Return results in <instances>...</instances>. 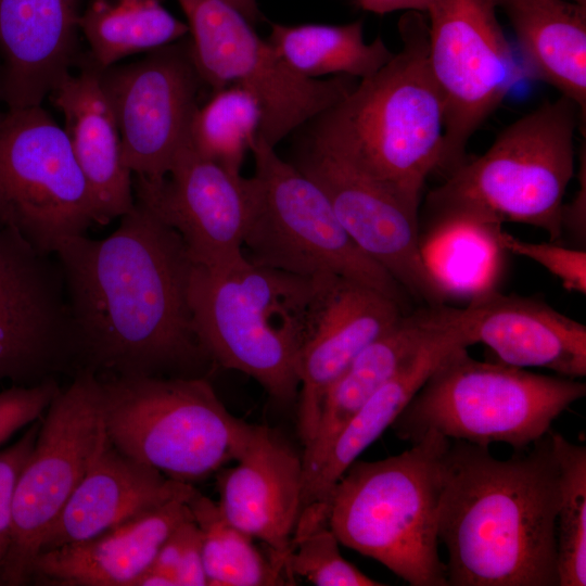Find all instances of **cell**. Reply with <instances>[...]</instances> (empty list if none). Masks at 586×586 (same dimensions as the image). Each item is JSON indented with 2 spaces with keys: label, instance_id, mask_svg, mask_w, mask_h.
<instances>
[{
  "label": "cell",
  "instance_id": "cell-28",
  "mask_svg": "<svg viewBox=\"0 0 586 586\" xmlns=\"http://www.w3.org/2000/svg\"><path fill=\"white\" fill-rule=\"evenodd\" d=\"M267 40L295 73L309 79L346 75L359 80L394 55L380 37L365 41L360 20L343 25L271 23Z\"/></svg>",
  "mask_w": 586,
  "mask_h": 586
},
{
  "label": "cell",
  "instance_id": "cell-6",
  "mask_svg": "<svg viewBox=\"0 0 586 586\" xmlns=\"http://www.w3.org/2000/svg\"><path fill=\"white\" fill-rule=\"evenodd\" d=\"M435 433L403 453L354 461L329 497L328 522L340 544L371 558L410 586H447L438 553L442 457Z\"/></svg>",
  "mask_w": 586,
  "mask_h": 586
},
{
  "label": "cell",
  "instance_id": "cell-10",
  "mask_svg": "<svg viewBox=\"0 0 586 586\" xmlns=\"http://www.w3.org/2000/svg\"><path fill=\"white\" fill-rule=\"evenodd\" d=\"M188 21L194 66L212 91L237 85L262 109L258 137L276 145L295 129L344 99L355 77L326 80L295 73L275 47L224 0H178Z\"/></svg>",
  "mask_w": 586,
  "mask_h": 586
},
{
  "label": "cell",
  "instance_id": "cell-3",
  "mask_svg": "<svg viewBox=\"0 0 586 586\" xmlns=\"http://www.w3.org/2000/svg\"><path fill=\"white\" fill-rule=\"evenodd\" d=\"M402 48L314 119L306 141L387 186L420 208L428 177L442 169L444 105L428 62V18L406 11Z\"/></svg>",
  "mask_w": 586,
  "mask_h": 586
},
{
  "label": "cell",
  "instance_id": "cell-19",
  "mask_svg": "<svg viewBox=\"0 0 586 586\" xmlns=\"http://www.w3.org/2000/svg\"><path fill=\"white\" fill-rule=\"evenodd\" d=\"M303 485L302 455L273 430L255 425L235 464L217 474V505L230 523L262 542L286 571Z\"/></svg>",
  "mask_w": 586,
  "mask_h": 586
},
{
  "label": "cell",
  "instance_id": "cell-11",
  "mask_svg": "<svg viewBox=\"0 0 586 586\" xmlns=\"http://www.w3.org/2000/svg\"><path fill=\"white\" fill-rule=\"evenodd\" d=\"M100 378L81 369L60 388L17 477L12 538L0 569L7 585L29 581L42 539L82 480L104 437Z\"/></svg>",
  "mask_w": 586,
  "mask_h": 586
},
{
  "label": "cell",
  "instance_id": "cell-31",
  "mask_svg": "<svg viewBox=\"0 0 586 586\" xmlns=\"http://www.w3.org/2000/svg\"><path fill=\"white\" fill-rule=\"evenodd\" d=\"M260 122L262 109L256 98L240 86H227L213 91L212 98L196 110L191 142L202 156L241 174Z\"/></svg>",
  "mask_w": 586,
  "mask_h": 586
},
{
  "label": "cell",
  "instance_id": "cell-1",
  "mask_svg": "<svg viewBox=\"0 0 586 586\" xmlns=\"http://www.w3.org/2000/svg\"><path fill=\"white\" fill-rule=\"evenodd\" d=\"M109 237L62 241L61 266L82 369L160 375L203 356L188 288L193 263L179 234L141 204ZM208 357V356H207Z\"/></svg>",
  "mask_w": 586,
  "mask_h": 586
},
{
  "label": "cell",
  "instance_id": "cell-5",
  "mask_svg": "<svg viewBox=\"0 0 586 586\" xmlns=\"http://www.w3.org/2000/svg\"><path fill=\"white\" fill-rule=\"evenodd\" d=\"M321 278L295 276L249 257L226 269L193 264L188 300L202 348L220 366L252 377L276 400H294Z\"/></svg>",
  "mask_w": 586,
  "mask_h": 586
},
{
  "label": "cell",
  "instance_id": "cell-2",
  "mask_svg": "<svg viewBox=\"0 0 586 586\" xmlns=\"http://www.w3.org/2000/svg\"><path fill=\"white\" fill-rule=\"evenodd\" d=\"M559 467L550 431L507 459L449 440L437 535L451 586H559Z\"/></svg>",
  "mask_w": 586,
  "mask_h": 586
},
{
  "label": "cell",
  "instance_id": "cell-32",
  "mask_svg": "<svg viewBox=\"0 0 586 586\" xmlns=\"http://www.w3.org/2000/svg\"><path fill=\"white\" fill-rule=\"evenodd\" d=\"M550 436L559 467L557 550L559 586L586 585V446Z\"/></svg>",
  "mask_w": 586,
  "mask_h": 586
},
{
  "label": "cell",
  "instance_id": "cell-42",
  "mask_svg": "<svg viewBox=\"0 0 586 586\" xmlns=\"http://www.w3.org/2000/svg\"><path fill=\"white\" fill-rule=\"evenodd\" d=\"M135 586H176V582L164 573L149 569L138 578Z\"/></svg>",
  "mask_w": 586,
  "mask_h": 586
},
{
  "label": "cell",
  "instance_id": "cell-35",
  "mask_svg": "<svg viewBox=\"0 0 586 586\" xmlns=\"http://www.w3.org/2000/svg\"><path fill=\"white\" fill-rule=\"evenodd\" d=\"M59 390L56 381L50 379L36 385H12L0 391V445L37 421Z\"/></svg>",
  "mask_w": 586,
  "mask_h": 586
},
{
  "label": "cell",
  "instance_id": "cell-7",
  "mask_svg": "<svg viewBox=\"0 0 586 586\" xmlns=\"http://www.w3.org/2000/svg\"><path fill=\"white\" fill-rule=\"evenodd\" d=\"M585 395L586 384L579 379L476 360L459 346L441 359L391 426L410 443L435 433L518 450L545 436Z\"/></svg>",
  "mask_w": 586,
  "mask_h": 586
},
{
  "label": "cell",
  "instance_id": "cell-9",
  "mask_svg": "<svg viewBox=\"0 0 586 586\" xmlns=\"http://www.w3.org/2000/svg\"><path fill=\"white\" fill-rule=\"evenodd\" d=\"M250 151L256 184L243 241L250 260L301 277L346 278L380 291L408 310L409 295L355 244L323 190L260 137Z\"/></svg>",
  "mask_w": 586,
  "mask_h": 586
},
{
  "label": "cell",
  "instance_id": "cell-38",
  "mask_svg": "<svg viewBox=\"0 0 586 586\" xmlns=\"http://www.w3.org/2000/svg\"><path fill=\"white\" fill-rule=\"evenodd\" d=\"M193 522L194 519L186 521L174 530L158 549L150 569L164 573L175 579L177 565Z\"/></svg>",
  "mask_w": 586,
  "mask_h": 586
},
{
  "label": "cell",
  "instance_id": "cell-26",
  "mask_svg": "<svg viewBox=\"0 0 586 586\" xmlns=\"http://www.w3.org/2000/svg\"><path fill=\"white\" fill-rule=\"evenodd\" d=\"M458 309L454 320L342 428L318 466L304 477L302 509L327 505L339 479L393 424L441 359L456 347H469L462 309Z\"/></svg>",
  "mask_w": 586,
  "mask_h": 586
},
{
  "label": "cell",
  "instance_id": "cell-18",
  "mask_svg": "<svg viewBox=\"0 0 586 586\" xmlns=\"http://www.w3.org/2000/svg\"><path fill=\"white\" fill-rule=\"evenodd\" d=\"M408 311L362 283L336 276L321 278L300 354L298 432L303 446L315 433L330 385L367 345Z\"/></svg>",
  "mask_w": 586,
  "mask_h": 586
},
{
  "label": "cell",
  "instance_id": "cell-39",
  "mask_svg": "<svg viewBox=\"0 0 586 586\" xmlns=\"http://www.w3.org/2000/svg\"><path fill=\"white\" fill-rule=\"evenodd\" d=\"M579 188L575 198L569 204L563 205L562 229L563 232L570 231L578 241H585L586 232V170H585V151H583V162L578 173Z\"/></svg>",
  "mask_w": 586,
  "mask_h": 586
},
{
  "label": "cell",
  "instance_id": "cell-37",
  "mask_svg": "<svg viewBox=\"0 0 586 586\" xmlns=\"http://www.w3.org/2000/svg\"><path fill=\"white\" fill-rule=\"evenodd\" d=\"M177 586H205L207 578L202 556V535L192 523L175 573Z\"/></svg>",
  "mask_w": 586,
  "mask_h": 586
},
{
  "label": "cell",
  "instance_id": "cell-33",
  "mask_svg": "<svg viewBox=\"0 0 586 586\" xmlns=\"http://www.w3.org/2000/svg\"><path fill=\"white\" fill-rule=\"evenodd\" d=\"M340 542L328 522V507L313 504L302 509L286 561L291 581L302 576L317 586H382L343 558Z\"/></svg>",
  "mask_w": 586,
  "mask_h": 586
},
{
  "label": "cell",
  "instance_id": "cell-14",
  "mask_svg": "<svg viewBox=\"0 0 586 586\" xmlns=\"http://www.w3.org/2000/svg\"><path fill=\"white\" fill-rule=\"evenodd\" d=\"M77 360L60 264L0 219V383L30 386Z\"/></svg>",
  "mask_w": 586,
  "mask_h": 586
},
{
  "label": "cell",
  "instance_id": "cell-36",
  "mask_svg": "<svg viewBox=\"0 0 586 586\" xmlns=\"http://www.w3.org/2000/svg\"><path fill=\"white\" fill-rule=\"evenodd\" d=\"M40 424L36 421L14 444L0 451V569L8 555L13 524V497L20 472L31 451Z\"/></svg>",
  "mask_w": 586,
  "mask_h": 586
},
{
  "label": "cell",
  "instance_id": "cell-41",
  "mask_svg": "<svg viewBox=\"0 0 586 586\" xmlns=\"http://www.w3.org/2000/svg\"><path fill=\"white\" fill-rule=\"evenodd\" d=\"M238 10L252 25L259 22L262 13L257 0H224Z\"/></svg>",
  "mask_w": 586,
  "mask_h": 586
},
{
  "label": "cell",
  "instance_id": "cell-43",
  "mask_svg": "<svg viewBox=\"0 0 586 586\" xmlns=\"http://www.w3.org/2000/svg\"><path fill=\"white\" fill-rule=\"evenodd\" d=\"M569 1H573L579 4H586V0H569Z\"/></svg>",
  "mask_w": 586,
  "mask_h": 586
},
{
  "label": "cell",
  "instance_id": "cell-12",
  "mask_svg": "<svg viewBox=\"0 0 586 586\" xmlns=\"http://www.w3.org/2000/svg\"><path fill=\"white\" fill-rule=\"evenodd\" d=\"M0 219L49 255L95 224L66 132L41 105L8 110L0 120Z\"/></svg>",
  "mask_w": 586,
  "mask_h": 586
},
{
  "label": "cell",
  "instance_id": "cell-29",
  "mask_svg": "<svg viewBox=\"0 0 586 586\" xmlns=\"http://www.w3.org/2000/svg\"><path fill=\"white\" fill-rule=\"evenodd\" d=\"M79 30L89 44L90 59L101 68L189 34L188 24L170 14L160 0H89L80 14Z\"/></svg>",
  "mask_w": 586,
  "mask_h": 586
},
{
  "label": "cell",
  "instance_id": "cell-30",
  "mask_svg": "<svg viewBox=\"0 0 586 586\" xmlns=\"http://www.w3.org/2000/svg\"><path fill=\"white\" fill-rule=\"evenodd\" d=\"M202 535V556L208 586L292 585L285 569L263 553L254 538L221 513L217 502L199 491L188 502Z\"/></svg>",
  "mask_w": 586,
  "mask_h": 586
},
{
  "label": "cell",
  "instance_id": "cell-21",
  "mask_svg": "<svg viewBox=\"0 0 586 586\" xmlns=\"http://www.w3.org/2000/svg\"><path fill=\"white\" fill-rule=\"evenodd\" d=\"M470 345L482 343L499 362L538 367L557 375H586V327L537 298L488 292L467 307Z\"/></svg>",
  "mask_w": 586,
  "mask_h": 586
},
{
  "label": "cell",
  "instance_id": "cell-13",
  "mask_svg": "<svg viewBox=\"0 0 586 586\" xmlns=\"http://www.w3.org/2000/svg\"><path fill=\"white\" fill-rule=\"evenodd\" d=\"M428 62L445 114L442 169L464 161L474 132L521 79L495 0H431Z\"/></svg>",
  "mask_w": 586,
  "mask_h": 586
},
{
  "label": "cell",
  "instance_id": "cell-24",
  "mask_svg": "<svg viewBox=\"0 0 586 586\" xmlns=\"http://www.w3.org/2000/svg\"><path fill=\"white\" fill-rule=\"evenodd\" d=\"M456 311L445 304L419 306L354 358L323 396L315 433L302 453L304 476L318 466L347 421L454 320Z\"/></svg>",
  "mask_w": 586,
  "mask_h": 586
},
{
  "label": "cell",
  "instance_id": "cell-4",
  "mask_svg": "<svg viewBox=\"0 0 586 586\" xmlns=\"http://www.w3.org/2000/svg\"><path fill=\"white\" fill-rule=\"evenodd\" d=\"M578 106L560 95L507 126L480 156L463 161L432 189L423 206L433 235L492 232L505 222L534 226L556 242L564 195L574 176Z\"/></svg>",
  "mask_w": 586,
  "mask_h": 586
},
{
  "label": "cell",
  "instance_id": "cell-25",
  "mask_svg": "<svg viewBox=\"0 0 586 586\" xmlns=\"http://www.w3.org/2000/svg\"><path fill=\"white\" fill-rule=\"evenodd\" d=\"M188 502L174 500L91 539L41 551L29 579L56 586H135L174 530L193 520Z\"/></svg>",
  "mask_w": 586,
  "mask_h": 586
},
{
  "label": "cell",
  "instance_id": "cell-40",
  "mask_svg": "<svg viewBox=\"0 0 586 586\" xmlns=\"http://www.w3.org/2000/svg\"><path fill=\"white\" fill-rule=\"evenodd\" d=\"M431 0H356L365 11L379 15L396 11H417L425 14Z\"/></svg>",
  "mask_w": 586,
  "mask_h": 586
},
{
  "label": "cell",
  "instance_id": "cell-8",
  "mask_svg": "<svg viewBox=\"0 0 586 586\" xmlns=\"http://www.w3.org/2000/svg\"><path fill=\"white\" fill-rule=\"evenodd\" d=\"M100 384L110 442L169 479L204 480L238 460L252 438L255 424L231 415L205 379L124 375Z\"/></svg>",
  "mask_w": 586,
  "mask_h": 586
},
{
  "label": "cell",
  "instance_id": "cell-17",
  "mask_svg": "<svg viewBox=\"0 0 586 586\" xmlns=\"http://www.w3.org/2000/svg\"><path fill=\"white\" fill-rule=\"evenodd\" d=\"M132 181L135 201L179 234L194 265L216 270L247 259L243 241L255 200L253 176L225 169L190 140L163 179Z\"/></svg>",
  "mask_w": 586,
  "mask_h": 586
},
{
  "label": "cell",
  "instance_id": "cell-27",
  "mask_svg": "<svg viewBox=\"0 0 586 586\" xmlns=\"http://www.w3.org/2000/svg\"><path fill=\"white\" fill-rule=\"evenodd\" d=\"M517 37L527 73L573 101L585 122L586 4L569 0H495Z\"/></svg>",
  "mask_w": 586,
  "mask_h": 586
},
{
  "label": "cell",
  "instance_id": "cell-23",
  "mask_svg": "<svg viewBox=\"0 0 586 586\" xmlns=\"http://www.w3.org/2000/svg\"><path fill=\"white\" fill-rule=\"evenodd\" d=\"M99 67L88 56L66 74L50 97L64 116V130L92 195L95 224L105 226L132 211L131 171L122 161V139Z\"/></svg>",
  "mask_w": 586,
  "mask_h": 586
},
{
  "label": "cell",
  "instance_id": "cell-15",
  "mask_svg": "<svg viewBox=\"0 0 586 586\" xmlns=\"http://www.w3.org/2000/svg\"><path fill=\"white\" fill-rule=\"evenodd\" d=\"M328 196L355 244L419 306L445 304L446 290L420 245L419 208L340 156L308 141L293 163Z\"/></svg>",
  "mask_w": 586,
  "mask_h": 586
},
{
  "label": "cell",
  "instance_id": "cell-34",
  "mask_svg": "<svg viewBox=\"0 0 586 586\" xmlns=\"http://www.w3.org/2000/svg\"><path fill=\"white\" fill-rule=\"evenodd\" d=\"M489 234L500 249L539 264L558 278L566 291L586 294V251L584 249L524 241L502 231L501 227Z\"/></svg>",
  "mask_w": 586,
  "mask_h": 586
},
{
  "label": "cell",
  "instance_id": "cell-16",
  "mask_svg": "<svg viewBox=\"0 0 586 586\" xmlns=\"http://www.w3.org/2000/svg\"><path fill=\"white\" fill-rule=\"evenodd\" d=\"M122 139L123 164L136 177L163 179L191 140L201 79L187 43L149 51L133 63L100 69Z\"/></svg>",
  "mask_w": 586,
  "mask_h": 586
},
{
  "label": "cell",
  "instance_id": "cell-22",
  "mask_svg": "<svg viewBox=\"0 0 586 586\" xmlns=\"http://www.w3.org/2000/svg\"><path fill=\"white\" fill-rule=\"evenodd\" d=\"M81 0H0V97L9 110L40 105L71 72Z\"/></svg>",
  "mask_w": 586,
  "mask_h": 586
},
{
  "label": "cell",
  "instance_id": "cell-20",
  "mask_svg": "<svg viewBox=\"0 0 586 586\" xmlns=\"http://www.w3.org/2000/svg\"><path fill=\"white\" fill-rule=\"evenodd\" d=\"M196 492L126 456L105 435L39 552L91 539L170 501H189Z\"/></svg>",
  "mask_w": 586,
  "mask_h": 586
},
{
  "label": "cell",
  "instance_id": "cell-44",
  "mask_svg": "<svg viewBox=\"0 0 586 586\" xmlns=\"http://www.w3.org/2000/svg\"><path fill=\"white\" fill-rule=\"evenodd\" d=\"M2 115H3V114L0 113V120H1V118H2Z\"/></svg>",
  "mask_w": 586,
  "mask_h": 586
}]
</instances>
